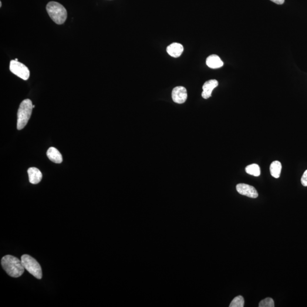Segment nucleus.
<instances>
[{"label":"nucleus","instance_id":"1","mask_svg":"<svg viewBox=\"0 0 307 307\" xmlns=\"http://www.w3.org/2000/svg\"><path fill=\"white\" fill-rule=\"evenodd\" d=\"M1 265L6 273L13 278H18L24 272L21 260L11 255H6L1 259Z\"/></svg>","mask_w":307,"mask_h":307},{"label":"nucleus","instance_id":"2","mask_svg":"<svg viewBox=\"0 0 307 307\" xmlns=\"http://www.w3.org/2000/svg\"><path fill=\"white\" fill-rule=\"evenodd\" d=\"M46 10L50 18L58 25L63 24L67 18V12L64 6L59 3L51 1L47 4Z\"/></svg>","mask_w":307,"mask_h":307},{"label":"nucleus","instance_id":"3","mask_svg":"<svg viewBox=\"0 0 307 307\" xmlns=\"http://www.w3.org/2000/svg\"><path fill=\"white\" fill-rule=\"evenodd\" d=\"M32 101L26 99L20 104L18 113V129L22 130L25 127L31 117L33 109Z\"/></svg>","mask_w":307,"mask_h":307},{"label":"nucleus","instance_id":"4","mask_svg":"<svg viewBox=\"0 0 307 307\" xmlns=\"http://www.w3.org/2000/svg\"><path fill=\"white\" fill-rule=\"evenodd\" d=\"M21 261L23 267L30 274L33 275L37 279L42 278V271L39 263L35 258L28 254L22 256Z\"/></svg>","mask_w":307,"mask_h":307},{"label":"nucleus","instance_id":"5","mask_svg":"<svg viewBox=\"0 0 307 307\" xmlns=\"http://www.w3.org/2000/svg\"><path fill=\"white\" fill-rule=\"evenodd\" d=\"M10 70L20 78L27 80L30 77V71L28 67L22 63L12 60L10 63Z\"/></svg>","mask_w":307,"mask_h":307},{"label":"nucleus","instance_id":"6","mask_svg":"<svg viewBox=\"0 0 307 307\" xmlns=\"http://www.w3.org/2000/svg\"><path fill=\"white\" fill-rule=\"evenodd\" d=\"M236 189L239 194L246 196V197L254 199L258 197L257 190L252 185L244 183L238 184L236 186Z\"/></svg>","mask_w":307,"mask_h":307},{"label":"nucleus","instance_id":"7","mask_svg":"<svg viewBox=\"0 0 307 307\" xmlns=\"http://www.w3.org/2000/svg\"><path fill=\"white\" fill-rule=\"evenodd\" d=\"M172 97L175 103L183 104L187 99V90L184 87L179 86L174 88L172 92Z\"/></svg>","mask_w":307,"mask_h":307},{"label":"nucleus","instance_id":"8","mask_svg":"<svg viewBox=\"0 0 307 307\" xmlns=\"http://www.w3.org/2000/svg\"><path fill=\"white\" fill-rule=\"evenodd\" d=\"M218 85V83L217 80H210L207 81L202 86V91L201 96L205 99H208L211 97L212 91Z\"/></svg>","mask_w":307,"mask_h":307},{"label":"nucleus","instance_id":"9","mask_svg":"<svg viewBox=\"0 0 307 307\" xmlns=\"http://www.w3.org/2000/svg\"><path fill=\"white\" fill-rule=\"evenodd\" d=\"M184 47L181 43H173L167 47L168 54L174 58H178L183 53Z\"/></svg>","mask_w":307,"mask_h":307},{"label":"nucleus","instance_id":"10","mask_svg":"<svg viewBox=\"0 0 307 307\" xmlns=\"http://www.w3.org/2000/svg\"><path fill=\"white\" fill-rule=\"evenodd\" d=\"M30 183L33 184H36L41 181L42 174L38 168L31 167L29 168L28 171Z\"/></svg>","mask_w":307,"mask_h":307},{"label":"nucleus","instance_id":"11","mask_svg":"<svg viewBox=\"0 0 307 307\" xmlns=\"http://www.w3.org/2000/svg\"><path fill=\"white\" fill-rule=\"evenodd\" d=\"M47 156L49 159L55 163H61L63 161L62 154L55 147H50L47 151Z\"/></svg>","mask_w":307,"mask_h":307},{"label":"nucleus","instance_id":"12","mask_svg":"<svg viewBox=\"0 0 307 307\" xmlns=\"http://www.w3.org/2000/svg\"><path fill=\"white\" fill-rule=\"evenodd\" d=\"M207 65L212 69L221 68L224 65L220 57L217 55H212L208 56L206 60Z\"/></svg>","mask_w":307,"mask_h":307},{"label":"nucleus","instance_id":"13","mask_svg":"<svg viewBox=\"0 0 307 307\" xmlns=\"http://www.w3.org/2000/svg\"><path fill=\"white\" fill-rule=\"evenodd\" d=\"M270 171L272 177L279 178L282 171L281 163L278 161L273 162L270 167Z\"/></svg>","mask_w":307,"mask_h":307},{"label":"nucleus","instance_id":"14","mask_svg":"<svg viewBox=\"0 0 307 307\" xmlns=\"http://www.w3.org/2000/svg\"><path fill=\"white\" fill-rule=\"evenodd\" d=\"M246 173L254 177H259L261 174L260 167L257 164L249 165L246 167Z\"/></svg>","mask_w":307,"mask_h":307},{"label":"nucleus","instance_id":"15","mask_svg":"<svg viewBox=\"0 0 307 307\" xmlns=\"http://www.w3.org/2000/svg\"><path fill=\"white\" fill-rule=\"evenodd\" d=\"M245 300L242 296H238L232 300L230 307H243L244 306Z\"/></svg>","mask_w":307,"mask_h":307},{"label":"nucleus","instance_id":"16","mask_svg":"<svg viewBox=\"0 0 307 307\" xmlns=\"http://www.w3.org/2000/svg\"><path fill=\"white\" fill-rule=\"evenodd\" d=\"M274 300L271 298L262 300L259 304V307H274Z\"/></svg>","mask_w":307,"mask_h":307},{"label":"nucleus","instance_id":"17","mask_svg":"<svg viewBox=\"0 0 307 307\" xmlns=\"http://www.w3.org/2000/svg\"><path fill=\"white\" fill-rule=\"evenodd\" d=\"M301 182L303 186L307 187V170L303 175L301 179Z\"/></svg>","mask_w":307,"mask_h":307},{"label":"nucleus","instance_id":"18","mask_svg":"<svg viewBox=\"0 0 307 307\" xmlns=\"http://www.w3.org/2000/svg\"><path fill=\"white\" fill-rule=\"evenodd\" d=\"M271 1L278 5H282L285 2V0H271Z\"/></svg>","mask_w":307,"mask_h":307},{"label":"nucleus","instance_id":"19","mask_svg":"<svg viewBox=\"0 0 307 307\" xmlns=\"http://www.w3.org/2000/svg\"><path fill=\"white\" fill-rule=\"evenodd\" d=\"M2 6V2L1 1H0V7H1Z\"/></svg>","mask_w":307,"mask_h":307},{"label":"nucleus","instance_id":"20","mask_svg":"<svg viewBox=\"0 0 307 307\" xmlns=\"http://www.w3.org/2000/svg\"><path fill=\"white\" fill-rule=\"evenodd\" d=\"M15 60H16V61H18V59H15Z\"/></svg>","mask_w":307,"mask_h":307},{"label":"nucleus","instance_id":"21","mask_svg":"<svg viewBox=\"0 0 307 307\" xmlns=\"http://www.w3.org/2000/svg\"><path fill=\"white\" fill-rule=\"evenodd\" d=\"M33 108H35V106H33Z\"/></svg>","mask_w":307,"mask_h":307}]
</instances>
